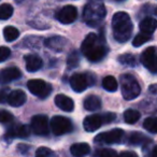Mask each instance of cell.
<instances>
[{
    "instance_id": "cell-9",
    "label": "cell",
    "mask_w": 157,
    "mask_h": 157,
    "mask_svg": "<svg viewBox=\"0 0 157 157\" xmlns=\"http://www.w3.org/2000/svg\"><path fill=\"white\" fill-rule=\"evenodd\" d=\"M76 17H78V11H76V8L73 6H66L56 13L57 21L65 25L73 23L76 20Z\"/></svg>"
},
{
    "instance_id": "cell-7",
    "label": "cell",
    "mask_w": 157,
    "mask_h": 157,
    "mask_svg": "<svg viewBox=\"0 0 157 157\" xmlns=\"http://www.w3.org/2000/svg\"><path fill=\"white\" fill-rule=\"evenodd\" d=\"M52 131L54 132V135L56 136H63L65 133H68L70 131H72L73 126L72 123L69 118L65 117V116L56 115L52 118L50 123Z\"/></svg>"
},
{
    "instance_id": "cell-36",
    "label": "cell",
    "mask_w": 157,
    "mask_h": 157,
    "mask_svg": "<svg viewBox=\"0 0 157 157\" xmlns=\"http://www.w3.org/2000/svg\"><path fill=\"white\" fill-rule=\"evenodd\" d=\"M9 90L8 88H5V90H0V103H3L7 101L8 95H9Z\"/></svg>"
},
{
    "instance_id": "cell-4",
    "label": "cell",
    "mask_w": 157,
    "mask_h": 157,
    "mask_svg": "<svg viewBox=\"0 0 157 157\" xmlns=\"http://www.w3.org/2000/svg\"><path fill=\"white\" fill-rule=\"evenodd\" d=\"M121 85H122V95L126 100L137 98L141 93L138 81L130 74H123L121 76Z\"/></svg>"
},
{
    "instance_id": "cell-19",
    "label": "cell",
    "mask_w": 157,
    "mask_h": 157,
    "mask_svg": "<svg viewBox=\"0 0 157 157\" xmlns=\"http://www.w3.org/2000/svg\"><path fill=\"white\" fill-rule=\"evenodd\" d=\"M84 108L87 111H97L101 108V100L98 96L90 95L84 99Z\"/></svg>"
},
{
    "instance_id": "cell-32",
    "label": "cell",
    "mask_w": 157,
    "mask_h": 157,
    "mask_svg": "<svg viewBox=\"0 0 157 157\" xmlns=\"http://www.w3.org/2000/svg\"><path fill=\"white\" fill-rule=\"evenodd\" d=\"M95 154L100 157H114L117 155V153L111 148H101V150H97Z\"/></svg>"
},
{
    "instance_id": "cell-10",
    "label": "cell",
    "mask_w": 157,
    "mask_h": 157,
    "mask_svg": "<svg viewBox=\"0 0 157 157\" xmlns=\"http://www.w3.org/2000/svg\"><path fill=\"white\" fill-rule=\"evenodd\" d=\"M141 60L146 69L150 70L152 73H156V48L154 46L147 48L144 51L141 56Z\"/></svg>"
},
{
    "instance_id": "cell-42",
    "label": "cell",
    "mask_w": 157,
    "mask_h": 157,
    "mask_svg": "<svg viewBox=\"0 0 157 157\" xmlns=\"http://www.w3.org/2000/svg\"><path fill=\"white\" fill-rule=\"evenodd\" d=\"M98 1H101V0H98Z\"/></svg>"
},
{
    "instance_id": "cell-21",
    "label": "cell",
    "mask_w": 157,
    "mask_h": 157,
    "mask_svg": "<svg viewBox=\"0 0 157 157\" xmlns=\"http://www.w3.org/2000/svg\"><path fill=\"white\" fill-rule=\"evenodd\" d=\"M156 26H157L156 20L153 17H145L144 20H142L141 23L139 24L140 30H141L142 33H150V35H152V33H154L155 29H156Z\"/></svg>"
},
{
    "instance_id": "cell-25",
    "label": "cell",
    "mask_w": 157,
    "mask_h": 157,
    "mask_svg": "<svg viewBox=\"0 0 157 157\" xmlns=\"http://www.w3.org/2000/svg\"><path fill=\"white\" fill-rule=\"evenodd\" d=\"M147 142H150V139H147L143 133L132 132L129 136V143L133 145H140V144L147 143Z\"/></svg>"
},
{
    "instance_id": "cell-2",
    "label": "cell",
    "mask_w": 157,
    "mask_h": 157,
    "mask_svg": "<svg viewBox=\"0 0 157 157\" xmlns=\"http://www.w3.org/2000/svg\"><path fill=\"white\" fill-rule=\"evenodd\" d=\"M132 23L129 15L125 12H117L112 18L113 36L117 42H126L130 39L132 33Z\"/></svg>"
},
{
    "instance_id": "cell-18",
    "label": "cell",
    "mask_w": 157,
    "mask_h": 157,
    "mask_svg": "<svg viewBox=\"0 0 157 157\" xmlns=\"http://www.w3.org/2000/svg\"><path fill=\"white\" fill-rule=\"evenodd\" d=\"M30 135V129L26 125H15L8 130V137L26 138Z\"/></svg>"
},
{
    "instance_id": "cell-41",
    "label": "cell",
    "mask_w": 157,
    "mask_h": 157,
    "mask_svg": "<svg viewBox=\"0 0 157 157\" xmlns=\"http://www.w3.org/2000/svg\"><path fill=\"white\" fill-rule=\"evenodd\" d=\"M117 1H123V0H117Z\"/></svg>"
},
{
    "instance_id": "cell-26",
    "label": "cell",
    "mask_w": 157,
    "mask_h": 157,
    "mask_svg": "<svg viewBox=\"0 0 157 157\" xmlns=\"http://www.w3.org/2000/svg\"><path fill=\"white\" fill-rule=\"evenodd\" d=\"M78 63H80V53L78 51H72L69 54L67 58V67L68 69H73V68H76L78 66Z\"/></svg>"
},
{
    "instance_id": "cell-14",
    "label": "cell",
    "mask_w": 157,
    "mask_h": 157,
    "mask_svg": "<svg viewBox=\"0 0 157 157\" xmlns=\"http://www.w3.org/2000/svg\"><path fill=\"white\" fill-rule=\"evenodd\" d=\"M44 44H45L48 48H51V50L60 52V51L65 50L66 46L68 45V40L60 37V36H53V37L45 39Z\"/></svg>"
},
{
    "instance_id": "cell-11",
    "label": "cell",
    "mask_w": 157,
    "mask_h": 157,
    "mask_svg": "<svg viewBox=\"0 0 157 157\" xmlns=\"http://www.w3.org/2000/svg\"><path fill=\"white\" fill-rule=\"evenodd\" d=\"M70 85H71L72 90L75 93H81L84 92L87 87V78H86L85 74L82 73H75L70 78Z\"/></svg>"
},
{
    "instance_id": "cell-20",
    "label": "cell",
    "mask_w": 157,
    "mask_h": 157,
    "mask_svg": "<svg viewBox=\"0 0 157 157\" xmlns=\"http://www.w3.org/2000/svg\"><path fill=\"white\" fill-rule=\"evenodd\" d=\"M70 152L75 157L85 156L90 152V146L87 143H74L70 147Z\"/></svg>"
},
{
    "instance_id": "cell-39",
    "label": "cell",
    "mask_w": 157,
    "mask_h": 157,
    "mask_svg": "<svg viewBox=\"0 0 157 157\" xmlns=\"http://www.w3.org/2000/svg\"><path fill=\"white\" fill-rule=\"evenodd\" d=\"M151 92H152L153 94H156V85H155V84H153V85L151 86Z\"/></svg>"
},
{
    "instance_id": "cell-5",
    "label": "cell",
    "mask_w": 157,
    "mask_h": 157,
    "mask_svg": "<svg viewBox=\"0 0 157 157\" xmlns=\"http://www.w3.org/2000/svg\"><path fill=\"white\" fill-rule=\"evenodd\" d=\"M27 87L31 94L41 99L46 98L52 93V86L40 78H33V80L28 81Z\"/></svg>"
},
{
    "instance_id": "cell-6",
    "label": "cell",
    "mask_w": 157,
    "mask_h": 157,
    "mask_svg": "<svg viewBox=\"0 0 157 157\" xmlns=\"http://www.w3.org/2000/svg\"><path fill=\"white\" fill-rule=\"evenodd\" d=\"M124 130L121 128H115L112 130L101 132L95 137V143L98 144H114L120 143L124 138Z\"/></svg>"
},
{
    "instance_id": "cell-22",
    "label": "cell",
    "mask_w": 157,
    "mask_h": 157,
    "mask_svg": "<svg viewBox=\"0 0 157 157\" xmlns=\"http://www.w3.org/2000/svg\"><path fill=\"white\" fill-rule=\"evenodd\" d=\"M140 116H141V114H140L139 111H137V110H132V109H129V110H126L124 113V120L125 122L127 123V124H135V123H137L138 121L140 120Z\"/></svg>"
},
{
    "instance_id": "cell-16",
    "label": "cell",
    "mask_w": 157,
    "mask_h": 157,
    "mask_svg": "<svg viewBox=\"0 0 157 157\" xmlns=\"http://www.w3.org/2000/svg\"><path fill=\"white\" fill-rule=\"evenodd\" d=\"M55 105L65 112H71L74 109L73 100L71 98H69L68 96H66V95H57L55 97Z\"/></svg>"
},
{
    "instance_id": "cell-28",
    "label": "cell",
    "mask_w": 157,
    "mask_h": 157,
    "mask_svg": "<svg viewBox=\"0 0 157 157\" xmlns=\"http://www.w3.org/2000/svg\"><path fill=\"white\" fill-rule=\"evenodd\" d=\"M118 61L124 66H129V67H135L137 66V59L131 54H124L118 57Z\"/></svg>"
},
{
    "instance_id": "cell-12",
    "label": "cell",
    "mask_w": 157,
    "mask_h": 157,
    "mask_svg": "<svg viewBox=\"0 0 157 157\" xmlns=\"http://www.w3.org/2000/svg\"><path fill=\"white\" fill-rule=\"evenodd\" d=\"M102 124H103L102 116L98 115V114H93V115L85 117V120L83 122V127L86 131L93 132V131H96L97 129L100 128Z\"/></svg>"
},
{
    "instance_id": "cell-17",
    "label": "cell",
    "mask_w": 157,
    "mask_h": 157,
    "mask_svg": "<svg viewBox=\"0 0 157 157\" xmlns=\"http://www.w3.org/2000/svg\"><path fill=\"white\" fill-rule=\"evenodd\" d=\"M25 61H26V69L29 72H36L39 69H41L43 61L38 56L37 54H30L25 56Z\"/></svg>"
},
{
    "instance_id": "cell-35",
    "label": "cell",
    "mask_w": 157,
    "mask_h": 157,
    "mask_svg": "<svg viewBox=\"0 0 157 157\" xmlns=\"http://www.w3.org/2000/svg\"><path fill=\"white\" fill-rule=\"evenodd\" d=\"M115 118H116V114L111 113V112L105 113V115H102V121H103V123H105V124H110V123L113 122Z\"/></svg>"
},
{
    "instance_id": "cell-40",
    "label": "cell",
    "mask_w": 157,
    "mask_h": 157,
    "mask_svg": "<svg viewBox=\"0 0 157 157\" xmlns=\"http://www.w3.org/2000/svg\"><path fill=\"white\" fill-rule=\"evenodd\" d=\"M15 1H16V2H17V3H20V2H23L24 0H15Z\"/></svg>"
},
{
    "instance_id": "cell-37",
    "label": "cell",
    "mask_w": 157,
    "mask_h": 157,
    "mask_svg": "<svg viewBox=\"0 0 157 157\" xmlns=\"http://www.w3.org/2000/svg\"><path fill=\"white\" fill-rule=\"evenodd\" d=\"M85 75H86V78H87L88 85H93V84H95V81H96V76H95L94 74L90 73V72H88V73H85Z\"/></svg>"
},
{
    "instance_id": "cell-38",
    "label": "cell",
    "mask_w": 157,
    "mask_h": 157,
    "mask_svg": "<svg viewBox=\"0 0 157 157\" xmlns=\"http://www.w3.org/2000/svg\"><path fill=\"white\" fill-rule=\"evenodd\" d=\"M121 156H133V157H137V154L132 152H123L121 153Z\"/></svg>"
},
{
    "instance_id": "cell-33",
    "label": "cell",
    "mask_w": 157,
    "mask_h": 157,
    "mask_svg": "<svg viewBox=\"0 0 157 157\" xmlns=\"http://www.w3.org/2000/svg\"><path fill=\"white\" fill-rule=\"evenodd\" d=\"M36 155L39 157H48V156H54L55 153L53 152L52 150H50L48 147H40L37 150V152H36Z\"/></svg>"
},
{
    "instance_id": "cell-24",
    "label": "cell",
    "mask_w": 157,
    "mask_h": 157,
    "mask_svg": "<svg viewBox=\"0 0 157 157\" xmlns=\"http://www.w3.org/2000/svg\"><path fill=\"white\" fill-rule=\"evenodd\" d=\"M3 36H5L6 41L12 42L14 40H16L20 36V31L13 26H7L3 29Z\"/></svg>"
},
{
    "instance_id": "cell-31",
    "label": "cell",
    "mask_w": 157,
    "mask_h": 157,
    "mask_svg": "<svg viewBox=\"0 0 157 157\" xmlns=\"http://www.w3.org/2000/svg\"><path fill=\"white\" fill-rule=\"evenodd\" d=\"M13 120H14V116L12 113H10L7 110H0V123L8 124V123H11Z\"/></svg>"
},
{
    "instance_id": "cell-13",
    "label": "cell",
    "mask_w": 157,
    "mask_h": 157,
    "mask_svg": "<svg viewBox=\"0 0 157 157\" xmlns=\"http://www.w3.org/2000/svg\"><path fill=\"white\" fill-rule=\"evenodd\" d=\"M22 76V72L18 68L10 67L0 71V83H9L15 81L16 78Z\"/></svg>"
},
{
    "instance_id": "cell-15",
    "label": "cell",
    "mask_w": 157,
    "mask_h": 157,
    "mask_svg": "<svg viewBox=\"0 0 157 157\" xmlns=\"http://www.w3.org/2000/svg\"><path fill=\"white\" fill-rule=\"evenodd\" d=\"M26 99H27V96L23 90H13V92L9 93L7 101L10 105L17 108V107H21V105H24V103L26 102Z\"/></svg>"
},
{
    "instance_id": "cell-30",
    "label": "cell",
    "mask_w": 157,
    "mask_h": 157,
    "mask_svg": "<svg viewBox=\"0 0 157 157\" xmlns=\"http://www.w3.org/2000/svg\"><path fill=\"white\" fill-rule=\"evenodd\" d=\"M143 128L152 133H156V118L155 117L146 118L143 123Z\"/></svg>"
},
{
    "instance_id": "cell-27",
    "label": "cell",
    "mask_w": 157,
    "mask_h": 157,
    "mask_svg": "<svg viewBox=\"0 0 157 157\" xmlns=\"http://www.w3.org/2000/svg\"><path fill=\"white\" fill-rule=\"evenodd\" d=\"M13 14V7L9 3H3L0 6V20L6 21Z\"/></svg>"
},
{
    "instance_id": "cell-23",
    "label": "cell",
    "mask_w": 157,
    "mask_h": 157,
    "mask_svg": "<svg viewBox=\"0 0 157 157\" xmlns=\"http://www.w3.org/2000/svg\"><path fill=\"white\" fill-rule=\"evenodd\" d=\"M102 86L105 90L108 92H115L117 90V81H116V78L112 75H108L103 78L102 81Z\"/></svg>"
},
{
    "instance_id": "cell-34",
    "label": "cell",
    "mask_w": 157,
    "mask_h": 157,
    "mask_svg": "<svg viewBox=\"0 0 157 157\" xmlns=\"http://www.w3.org/2000/svg\"><path fill=\"white\" fill-rule=\"evenodd\" d=\"M11 55V51L7 46H0V63L7 60Z\"/></svg>"
},
{
    "instance_id": "cell-8",
    "label": "cell",
    "mask_w": 157,
    "mask_h": 157,
    "mask_svg": "<svg viewBox=\"0 0 157 157\" xmlns=\"http://www.w3.org/2000/svg\"><path fill=\"white\" fill-rule=\"evenodd\" d=\"M31 129L38 136H46L48 133V128H50V123H48V116L42 115H35L31 118Z\"/></svg>"
},
{
    "instance_id": "cell-29",
    "label": "cell",
    "mask_w": 157,
    "mask_h": 157,
    "mask_svg": "<svg viewBox=\"0 0 157 157\" xmlns=\"http://www.w3.org/2000/svg\"><path fill=\"white\" fill-rule=\"evenodd\" d=\"M152 39L151 38V35L150 33H139L135 37V39L132 40V45L135 48H139L140 45L144 44L145 42L150 41Z\"/></svg>"
},
{
    "instance_id": "cell-3",
    "label": "cell",
    "mask_w": 157,
    "mask_h": 157,
    "mask_svg": "<svg viewBox=\"0 0 157 157\" xmlns=\"http://www.w3.org/2000/svg\"><path fill=\"white\" fill-rule=\"evenodd\" d=\"M107 15V10L102 2L98 0H90L83 11V20L90 26H97Z\"/></svg>"
},
{
    "instance_id": "cell-1",
    "label": "cell",
    "mask_w": 157,
    "mask_h": 157,
    "mask_svg": "<svg viewBox=\"0 0 157 157\" xmlns=\"http://www.w3.org/2000/svg\"><path fill=\"white\" fill-rule=\"evenodd\" d=\"M81 51L84 56L92 63H98L102 60L108 53L105 39L94 33L86 36L82 43Z\"/></svg>"
}]
</instances>
